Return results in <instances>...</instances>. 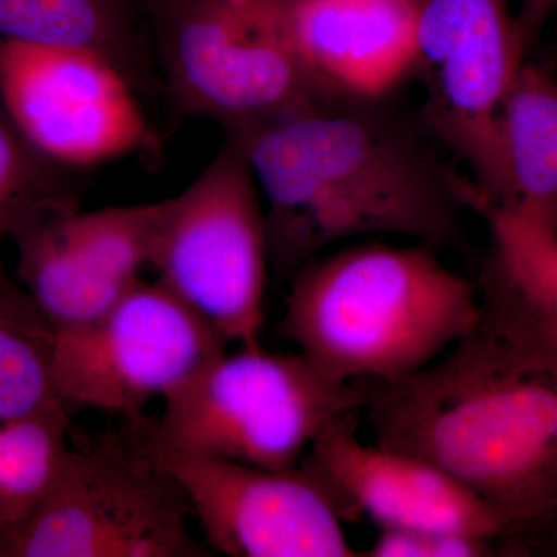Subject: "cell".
<instances>
[{"label": "cell", "instance_id": "19", "mask_svg": "<svg viewBox=\"0 0 557 557\" xmlns=\"http://www.w3.org/2000/svg\"><path fill=\"white\" fill-rule=\"evenodd\" d=\"M75 172L40 156L0 98V244L38 215L79 208Z\"/></svg>", "mask_w": 557, "mask_h": 557}, {"label": "cell", "instance_id": "1", "mask_svg": "<svg viewBox=\"0 0 557 557\" xmlns=\"http://www.w3.org/2000/svg\"><path fill=\"white\" fill-rule=\"evenodd\" d=\"M226 135L255 175L277 278L357 237L392 234L435 251L467 244L474 183L392 97L322 102Z\"/></svg>", "mask_w": 557, "mask_h": 557}, {"label": "cell", "instance_id": "14", "mask_svg": "<svg viewBox=\"0 0 557 557\" xmlns=\"http://www.w3.org/2000/svg\"><path fill=\"white\" fill-rule=\"evenodd\" d=\"M487 248L480 265V321L557 354V233L500 205L475 199Z\"/></svg>", "mask_w": 557, "mask_h": 557}, {"label": "cell", "instance_id": "17", "mask_svg": "<svg viewBox=\"0 0 557 557\" xmlns=\"http://www.w3.org/2000/svg\"><path fill=\"white\" fill-rule=\"evenodd\" d=\"M58 329L0 259V418L65 406L54 383Z\"/></svg>", "mask_w": 557, "mask_h": 557}, {"label": "cell", "instance_id": "18", "mask_svg": "<svg viewBox=\"0 0 557 557\" xmlns=\"http://www.w3.org/2000/svg\"><path fill=\"white\" fill-rule=\"evenodd\" d=\"M70 416L58 406L0 418V530L27 518L57 482L72 449Z\"/></svg>", "mask_w": 557, "mask_h": 557}, {"label": "cell", "instance_id": "4", "mask_svg": "<svg viewBox=\"0 0 557 557\" xmlns=\"http://www.w3.org/2000/svg\"><path fill=\"white\" fill-rule=\"evenodd\" d=\"M163 405L153 426L132 421L156 445L288 471L327 424L364 409L366 394L327 379L300 351L258 346L222 355Z\"/></svg>", "mask_w": 557, "mask_h": 557}, {"label": "cell", "instance_id": "7", "mask_svg": "<svg viewBox=\"0 0 557 557\" xmlns=\"http://www.w3.org/2000/svg\"><path fill=\"white\" fill-rule=\"evenodd\" d=\"M150 265L228 344L260 346L270 270L265 214L233 137L188 188L160 201Z\"/></svg>", "mask_w": 557, "mask_h": 557}, {"label": "cell", "instance_id": "22", "mask_svg": "<svg viewBox=\"0 0 557 557\" xmlns=\"http://www.w3.org/2000/svg\"><path fill=\"white\" fill-rule=\"evenodd\" d=\"M138 2L145 10L146 16L156 25V30H159L164 22L170 21L190 0H138Z\"/></svg>", "mask_w": 557, "mask_h": 557}, {"label": "cell", "instance_id": "2", "mask_svg": "<svg viewBox=\"0 0 557 557\" xmlns=\"http://www.w3.org/2000/svg\"><path fill=\"white\" fill-rule=\"evenodd\" d=\"M373 443L421 458L505 520L516 556L557 511V354L475 322L395 381H357Z\"/></svg>", "mask_w": 557, "mask_h": 557}, {"label": "cell", "instance_id": "3", "mask_svg": "<svg viewBox=\"0 0 557 557\" xmlns=\"http://www.w3.org/2000/svg\"><path fill=\"white\" fill-rule=\"evenodd\" d=\"M479 311L478 282L434 248L368 242L304 263L276 330L336 383L395 381L442 357Z\"/></svg>", "mask_w": 557, "mask_h": 557}, {"label": "cell", "instance_id": "23", "mask_svg": "<svg viewBox=\"0 0 557 557\" xmlns=\"http://www.w3.org/2000/svg\"><path fill=\"white\" fill-rule=\"evenodd\" d=\"M531 552L534 555H552L557 556V511L552 519L548 520L547 525L539 531L534 537Z\"/></svg>", "mask_w": 557, "mask_h": 557}, {"label": "cell", "instance_id": "8", "mask_svg": "<svg viewBox=\"0 0 557 557\" xmlns=\"http://www.w3.org/2000/svg\"><path fill=\"white\" fill-rule=\"evenodd\" d=\"M412 78L423 86L418 119L467 164L480 200L504 205L507 177L498 113L527 47L511 0H417Z\"/></svg>", "mask_w": 557, "mask_h": 557}, {"label": "cell", "instance_id": "12", "mask_svg": "<svg viewBox=\"0 0 557 557\" xmlns=\"http://www.w3.org/2000/svg\"><path fill=\"white\" fill-rule=\"evenodd\" d=\"M362 410L333 420L298 467L332 498L344 522L368 518L380 528L449 531L500 542L516 556L505 520L442 469L358 438Z\"/></svg>", "mask_w": 557, "mask_h": 557}, {"label": "cell", "instance_id": "21", "mask_svg": "<svg viewBox=\"0 0 557 557\" xmlns=\"http://www.w3.org/2000/svg\"><path fill=\"white\" fill-rule=\"evenodd\" d=\"M553 5H555V0H522L518 22L527 50L536 44L545 21L553 13Z\"/></svg>", "mask_w": 557, "mask_h": 557}, {"label": "cell", "instance_id": "10", "mask_svg": "<svg viewBox=\"0 0 557 557\" xmlns=\"http://www.w3.org/2000/svg\"><path fill=\"white\" fill-rule=\"evenodd\" d=\"M0 98L33 148L65 170L123 159L156 141L134 84L95 51L0 39Z\"/></svg>", "mask_w": 557, "mask_h": 557}, {"label": "cell", "instance_id": "20", "mask_svg": "<svg viewBox=\"0 0 557 557\" xmlns=\"http://www.w3.org/2000/svg\"><path fill=\"white\" fill-rule=\"evenodd\" d=\"M508 556L500 542L449 531L380 528L379 537L361 557Z\"/></svg>", "mask_w": 557, "mask_h": 557}, {"label": "cell", "instance_id": "24", "mask_svg": "<svg viewBox=\"0 0 557 557\" xmlns=\"http://www.w3.org/2000/svg\"><path fill=\"white\" fill-rule=\"evenodd\" d=\"M553 11H556L557 13V0H555V5H553Z\"/></svg>", "mask_w": 557, "mask_h": 557}, {"label": "cell", "instance_id": "13", "mask_svg": "<svg viewBox=\"0 0 557 557\" xmlns=\"http://www.w3.org/2000/svg\"><path fill=\"white\" fill-rule=\"evenodd\" d=\"M417 0H292L304 64L332 100H381L412 79Z\"/></svg>", "mask_w": 557, "mask_h": 557}, {"label": "cell", "instance_id": "16", "mask_svg": "<svg viewBox=\"0 0 557 557\" xmlns=\"http://www.w3.org/2000/svg\"><path fill=\"white\" fill-rule=\"evenodd\" d=\"M507 207L557 233V78L523 64L500 113ZM494 205V203H493Z\"/></svg>", "mask_w": 557, "mask_h": 557}, {"label": "cell", "instance_id": "5", "mask_svg": "<svg viewBox=\"0 0 557 557\" xmlns=\"http://www.w3.org/2000/svg\"><path fill=\"white\" fill-rule=\"evenodd\" d=\"M164 87L226 134L333 101L304 64L292 0H190L157 30Z\"/></svg>", "mask_w": 557, "mask_h": 557}, {"label": "cell", "instance_id": "11", "mask_svg": "<svg viewBox=\"0 0 557 557\" xmlns=\"http://www.w3.org/2000/svg\"><path fill=\"white\" fill-rule=\"evenodd\" d=\"M137 442L174 478L199 520L209 548L231 557H358L344 519L299 467H251L228 458Z\"/></svg>", "mask_w": 557, "mask_h": 557}, {"label": "cell", "instance_id": "6", "mask_svg": "<svg viewBox=\"0 0 557 557\" xmlns=\"http://www.w3.org/2000/svg\"><path fill=\"white\" fill-rule=\"evenodd\" d=\"M182 487L139 446L109 437L72 445L57 482L0 557H208Z\"/></svg>", "mask_w": 557, "mask_h": 557}, {"label": "cell", "instance_id": "15", "mask_svg": "<svg viewBox=\"0 0 557 557\" xmlns=\"http://www.w3.org/2000/svg\"><path fill=\"white\" fill-rule=\"evenodd\" d=\"M138 0H0V39L100 53L134 87L152 78Z\"/></svg>", "mask_w": 557, "mask_h": 557}, {"label": "cell", "instance_id": "9", "mask_svg": "<svg viewBox=\"0 0 557 557\" xmlns=\"http://www.w3.org/2000/svg\"><path fill=\"white\" fill-rule=\"evenodd\" d=\"M228 341L157 278H139L102 317L58 330L54 383L65 408L141 420L226 354Z\"/></svg>", "mask_w": 557, "mask_h": 557}]
</instances>
